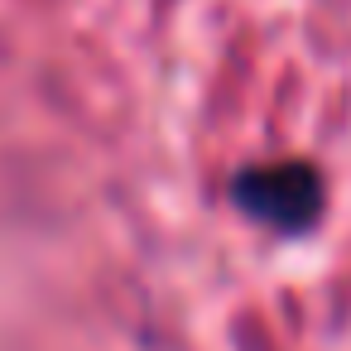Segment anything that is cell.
Here are the masks:
<instances>
[{
	"instance_id": "cell-1",
	"label": "cell",
	"mask_w": 351,
	"mask_h": 351,
	"mask_svg": "<svg viewBox=\"0 0 351 351\" xmlns=\"http://www.w3.org/2000/svg\"><path fill=\"white\" fill-rule=\"evenodd\" d=\"M231 202L241 217H250L279 236H303L322 217V173L303 159L250 164L231 178Z\"/></svg>"
}]
</instances>
